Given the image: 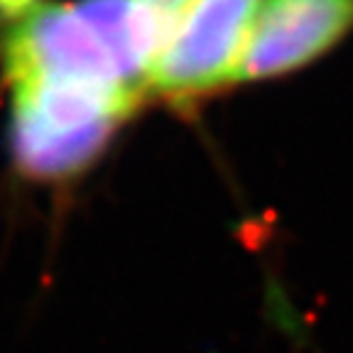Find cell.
I'll list each match as a JSON object with an SVG mask.
<instances>
[{
	"label": "cell",
	"mask_w": 353,
	"mask_h": 353,
	"mask_svg": "<svg viewBox=\"0 0 353 353\" xmlns=\"http://www.w3.org/2000/svg\"><path fill=\"white\" fill-rule=\"evenodd\" d=\"M154 6L160 8L162 12H165L167 17H172V20H176V17L182 15L187 8H192L196 0H152Z\"/></svg>",
	"instance_id": "cell-4"
},
{
	"label": "cell",
	"mask_w": 353,
	"mask_h": 353,
	"mask_svg": "<svg viewBox=\"0 0 353 353\" xmlns=\"http://www.w3.org/2000/svg\"><path fill=\"white\" fill-rule=\"evenodd\" d=\"M174 20L152 0L32 6L0 32L8 88H64L140 103Z\"/></svg>",
	"instance_id": "cell-1"
},
{
	"label": "cell",
	"mask_w": 353,
	"mask_h": 353,
	"mask_svg": "<svg viewBox=\"0 0 353 353\" xmlns=\"http://www.w3.org/2000/svg\"><path fill=\"white\" fill-rule=\"evenodd\" d=\"M260 6L263 0H196L172 25L148 91L189 101L236 81Z\"/></svg>",
	"instance_id": "cell-2"
},
{
	"label": "cell",
	"mask_w": 353,
	"mask_h": 353,
	"mask_svg": "<svg viewBox=\"0 0 353 353\" xmlns=\"http://www.w3.org/2000/svg\"><path fill=\"white\" fill-rule=\"evenodd\" d=\"M353 30V0H263L236 81H265L312 64Z\"/></svg>",
	"instance_id": "cell-3"
},
{
	"label": "cell",
	"mask_w": 353,
	"mask_h": 353,
	"mask_svg": "<svg viewBox=\"0 0 353 353\" xmlns=\"http://www.w3.org/2000/svg\"><path fill=\"white\" fill-rule=\"evenodd\" d=\"M32 6H37V0H0V12L6 20H10V17L20 15Z\"/></svg>",
	"instance_id": "cell-5"
}]
</instances>
